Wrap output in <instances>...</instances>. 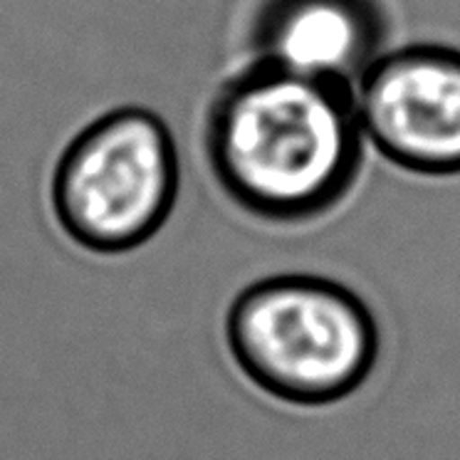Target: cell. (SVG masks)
Here are the masks:
<instances>
[{
    "label": "cell",
    "instance_id": "1",
    "mask_svg": "<svg viewBox=\"0 0 460 460\" xmlns=\"http://www.w3.org/2000/svg\"><path fill=\"white\" fill-rule=\"evenodd\" d=\"M364 144L351 87L255 60L220 82L203 119L213 181L268 223L337 208L359 179Z\"/></svg>",
    "mask_w": 460,
    "mask_h": 460
},
{
    "label": "cell",
    "instance_id": "2",
    "mask_svg": "<svg viewBox=\"0 0 460 460\" xmlns=\"http://www.w3.org/2000/svg\"><path fill=\"white\" fill-rule=\"evenodd\" d=\"M233 361L268 396L327 406L369 379L379 327L357 292L320 275H275L248 285L226 317Z\"/></svg>",
    "mask_w": 460,
    "mask_h": 460
},
{
    "label": "cell",
    "instance_id": "3",
    "mask_svg": "<svg viewBox=\"0 0 460 460\" xmlns=\"http://www.w3.org/2000/svg\"><path fill=\"white\" fill-rule=\"evenodd\" d=\"M181 159L166 119L117 107L80 129L55 161L52 216L82 251L124 255L146 245L176 208Z\"/></svg>",
    "mask_w": 460,
    "mask_h": 460
},
{
    "label": "cell",
    "instance_id": "4",
    "mask_svg": "<svg viewBox=\"0 0 460 460\" xmlns=\"http://www.w3.org/2000/svg\"><path fill=\"white\" fill-rule=\"evenodd\" d=\"M364 141L419 176L460 173V50L416 42L384 50L351 87Z\"/></svg>",
    "mask_w": 460,
    "mask_h": 460
},
{
    "label": "cell",
    "instance_id": "5",
    "mask_svg": "<svg viewBox=\"0 0 460 460\" xmlns=\"http://www.w3.org/2000/svg\"><path fill=\"white\" fill-rule=\"evenodd\" d=\"M384 31L376 0H262L251 25L252 60L354 87L384 52Z\"/></svg>",
    "mask_w": 460,
    "mask_h": 460
}]
</instances>
